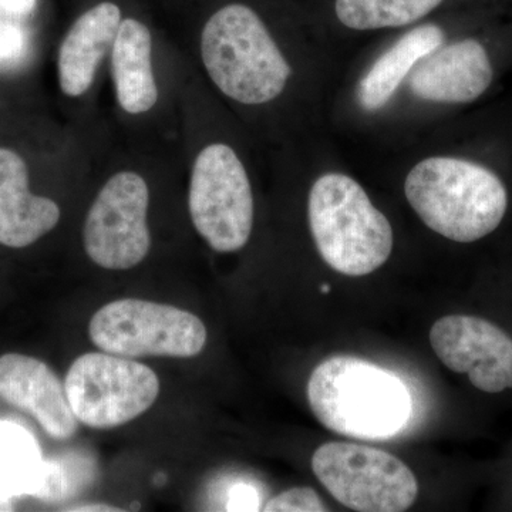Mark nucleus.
Wrapping results in <instances>:
<instances>
[{
	"instance_id": "1",
	"label": "nucleus",
	"mask_w": 512,
	"mask_h": 512,
	"mask_svg": "<svg viewBox=\"0 0 512 512\" xmlns=\"http://www.w3.org/2000/svg\"><path fill=\"white\" fill-rule=\"evenodd\" d=\"M306 394L313 414L326 429L353 439H393L412 417V396L406 384L355 356L323 360L309 377Z\"/></svg>"
},
{
	"instance_id": "2",
	"label": "nucleus",
	"mask_w": 512,
	"mask_h": 512,
	"mask_svg": "<svg viewBox=\"0 0 512 512\" xmlns=\"http://www.w3.org/2000/svg\"><path fill=\"white\" fill-rule=\"evenodd\" d=\"M404 192L431 231L461 244L494 232L508 207L503 181L483 165L460 158L420 161L407 175Z\"/></svg>"
},
{
	"instance_id": "3",
	"label": "nucleus",
	"mask_w": 512,
	"mask_h": 512,
	"mask_svg": "<svg viewBox=\"0 0 512 512\" xmlns=\"http://www.w3.org/2000/svg\"><path fill=\"white\" fill-rule=\"evenodd\" d=\"M201 56L212 82L229 99L265 104L284 92L292 69L254 10L225 6L201 36Z\"/></svg>"
},
{
	"instance_id": "4",
	"label": "nucleus",
	"mask_w": 512,
	"mask_h": 512,
	"mask_svg": "<svg viewBox=\"0 0 512 512\" xmlns=\"http://www.w3.org/2000/svg\"><path fill=\"white\" fill-rule=\"evenodd\" d=\"M308 214L316 248L333 271L365 276L390 258L392 225L348 175H322L309 194Z\"/></svg>"
},
{
	"instance_id": "5",
	"label": "nucleus",
	"mask_w": 512,
	"mask_h": 512,
	"mask_svg": "<svg viewBox=\"0 0 512 512\" xmlns=\"http://www.w3.org/2000/svg\"><path fill=\"white\" fill-rule=\"evenodd\" d=\"M89 335L101 352L123 357L188 359L207 345V328L194 313L141 299L107 303L90 320Z\"/></svg>"
},
{
	"instance_id": "6",
	"label": "nucleus",
	"mask_w": 512,
	"mask_h": 512,
	"mask_svg": "<svg viewBox=\"0 0 512 512\" xmlns=\"http://www.w3.org/2000/svg\"><path fill=\"white\" fill-rule=\"evenodd\" d=\"M312 470L338 503L360 512H403L419 483L399 458L379 448L330 441L315 451Z\"/></svg>"
},
{
	"instance_id": "7",
	"label": "nucleus",
	"mask_w": 512,
	"mask_h": 512,
	"mask_svg": "<svg viewBox=\"0 0 512 512\" xmlns=\"http://www.w3.org/2000/svg\"><path fill=\"white\" fill-rule=\"evenodd\" d=\"M188 207L192 224L214 251H239L254 225V197L244 164L225 144H211L192 167Z\"/></svg>"
},
{
	"instance_id": "8",
	"label": "nucleus",
	"mask_w": 512,
	"mask_h": 512,
	"mask_svg": "<svg viewBox=\"0 0 512 512\" xmlns=\"http://www.w3.org/2000/svg\"><path fill=\"white\" fill-rule=\"evenodd\" d=\"M64 387L76 419L101 430L137 419L160 394L154 370L130 357L106 352L77 357Z\"/></svg>"
},
{
	"instance_id": "9",
	"label": "nucleus",
	"mask_w": 512,
	"mask_h": 512,
	"mask_svg": "<svg viewBox=\"0 0 512 512\" xmlns=\"http://www.w3.org/2000/svg\"><path fill=\"white\" fill-rule=\"evenodd\" d=\"M150 191L140 174L123 171L101 188L84 222L86 254L100 268L126 271L151 248L147 224Z\"/></svg>"
},
{
	"instance_id": "10",
	"label": "nucleus",
	"mask_w": 512,
	"mask_h": 512,
	"mask_svg": "<svg viewBox=\"0 0 512 512\" xmlns=\"http://www.w3.org/2000/svg\"><path fill=\"white\" fill-rule=\"evenodd\" d=\"M430 343L448 369L467 375L481 392L512 389V338L494 323L477 316H444L431 326Z\"/></svg>"
},
{
	"instance_id": "11",
	"label": "nucleus",
	"mask_w": 512,
	"mask_h": 512,
	"mask_svg": "<svg viewBox=\"0 0 512 512\" xmlns=\"http://www.w3.org/2000/svg\"><path fill=\"white\" fill-rule=\"evenodd\" d=\"M0 399L30 414L56 440L77 430L66 387L52 369L36 357L8 353L0 357Z\"/></svg>"
},
{
	"instance_id": "12",
	"label": "nucleus",
	"mask_w": 512,
	"mask_h": 512,
	"mask_svg": "<svg viewBox=\"0 0 512 512\" xmlns=\"http://www.w3.org/2000/svg\"><path fill=\"white\" fill-rule=\"evenodd\" d=\"M493 66L474 39L439 46L410 72L414 96L437 103H470L490 87Z\"/></svg>"
},
{
	"instance_id": "13",
	"label": "nucleus",
	"mask_w": 512,
	"mask_h": 512,
	"mask_svg": "<svg viewBox=\"0 0 512 512\" xmlns=\"http://www.w3.org/2000/svg\"><path fill=\"white\" fill-rule=\"evenodd\" d=\"M59 205L29 190L25 160L0 147V245L26 248L49 234L60 221Z\"/></svg>"
},
{
	"instance_id": "14",
	"label": "nucleus",
	"mask_w": 512,
	"mask_h": 512,
	"mask_svg": "<svg viewBox=\"0 0 512 512\" xmlns=\"http://www.w3.org/2000/svg\"><path fill=\"white\" fill-rule=\"evenodd\" d=\"M120 23L121 10L111 2L99 3L74 22L59 50L60 89L66 96H82L92 87Z\"/></svg>"
},
{
	"instance_id": "15",
	"label": "nucleus",
	"mask_w": 512,
	"mask_h": 512,
	"mask_svg": "<svg viewBox=\"0 0 512 512\" xmlns=\"http://www.w3.org/2000/svg\"><path fill=\"white\" fill-rule=\"evenodd\" d=\"M111 49V69L121 109L128 114L147 113L158 100L150 30L136 19L121 20Z\"/></svg>"
},
{
	"instance_id": "16",
	"label": "nucleus",
	"mask_w": 512,
	"mask_h": 512,
	"mask_svg": "<svg viewBox=\"0 0 512 512\" xmlns=\"http://www.w3.org/2000/svg\"><path fill=\"white\" fill-rule=\"evenodd\" d=\"M443 42L444 32L436 25L419 26L397 40L360 80L357 100L362 109H383L413 67Z\"/></svg>"
},
{
	"instance_id": "17",
	"label": "nucleus",
	"mask_w": 512,
	"mask_h": 512,
	"mask_svg": "<svg viewBox=\"0 0 512 512\" xmlns=\"http://www.w3.org/2000/svg\"><path fill=\"white\" fill-rule=\"evenodd\" d=\"M45 460L28 430L0 423V493L8 497H33L42 477Z\"/></svg>"
},
{
	"instance_id": "18",
	"label": "nucleus",
	"mask_w": 512,
	"mask_h": 512,
	"mask_svg": "<svg viewBox=\"0 0 512 512\" xmlns=\"http://www.w3.org/2000/svg\"><path fill=\"white\" fill-rule=\"evenodd\" d=\"M443 0H336V15L346 28L376 30L412 25Z\"/></svg>"
},
{
	"instance_id": "19",
	"label": "nucleus",
	"mask_w": 512,
	"mask_h": 512,
	"mask_svg": "<svg viewBox=\"0 0 512 512\" xmlns=\"http://www.w3.org/2000/svg\"><path fill=\"white\" fill-rule=\"evenodd\" d=\"M28 50L26 30L13 20L0 19V67L18 66Z\"/></svg>"
},
{
	"instance_id": "20",
	"label": "nucleus",
	"mask_w": 512,
	"mask_h": 512,
	"mask_svg": "<svg viewBox=\"0 0 512 512\" xmlns=\"http://www.w3.org/2000/svg\"><path fill=\"white\" fill-rule=\"evenodd\" d=\"M266 512H323L328 511L318 493L309 487H296L269 500Z\"/></svg>"
},
{
	"instance_id": "21",
	"label": "nucleus",
	"mask_w": 512,
	"mask_h": 512,
	"mask_svg": "<svg viewBox=\"0 0 512 512\" xmlns=\"http://www.w3.org/2000/svg\"><path fill=\"white\" fill-rule=\"evenodd\" d=\"M259 495L249 485H235L229 493L227 510L229 511H256L259 510Z\"/></svg>"
},
{
	"instance_id": "22",
	"label": "nucleus",
	"mask_w": 512,
	"mask_h": 512,
	"mask_svg": "<svg viewBox=\"0 0 512 512\" xmlns=\"http://www.w3.org/2000/svg\"><path fill=\"white\" fill-rule=\"evenodd\" d=\"M37 0H0L2 18L20 19L35 12Z\"/></svg>"
},
{
	"instance_id": "23",
	"label": "nucleus",
	"mask_w": 512,
	"mask_h": 512,
	"mask_svg": "<svg viewBox=\"0 0 512 512\" xmlns=\"http://www.w3.org/2000/svg\"><path fill=\"white\" fill-rule=\"evenodd\" d=\"M67 511H77V512H104V511H120L117 508L110 507V505L103 504H92V505H77L76 508H69Z\"/></svg>"
},
{
	"instance_id": "24",
	"label": "nucleus",
	"mask_w": 512,
	"mask_h": 512,
	"mask_svg": "<svg viewBox=\"0 0 512 512\" xmlns=\"http://www.w3.org/2000/svg\"><path fill=\"white\" fill-rule=\"evenodd\" d=\"M12 503H10V497L3 493H0V511H12Z\"/></svg>"
},
{
	"instance_id": "25",
	"label": "nucleus",
	"mask_w": 512,
	"mask_h": 512,
	"mask_svg": "<svg viewBox=\"0 0 512 512\" xmlns=\"http://www.w3.org/2000/svg\"><path fill=\"white\" fill-rule=\"evenodd\" d=\"M322 292L323 293H328L329 292V286L328 285L323 286Z\"/></svg>"
}]
</instances>
